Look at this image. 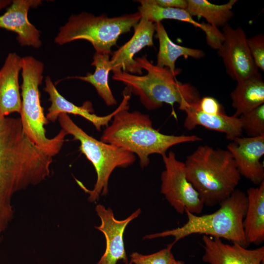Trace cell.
I'll list each match as a JSON object with an SVG mask.
<instances>
[{
    "instance_id": "obj_21",
    "label": "cell",
    "mask_w": 264,
    "mask_h": 264,
    "mask_svg": "<svg viewBox=\"0 0 264 264\" xmlns=\"http://www.w3.org/2000/svg\"><path fill=\"white\" fill-rule=\"evenodd\" d=\"M155 32L159 42V49L157 55L156 66L167 67L174 74L180 73L179 69L176 68V62L180 57L200 59L205 56L201 49L181 46L175 44L169 38L161 22H156Z\"/></svg>"
},
{
    "instance_id": "obj_18",
    "label": "cell",
    "mask_w": 264,
    "mask_h": 264,
    "mask_svg": "<svg viewBox=\"0 0 264 264\" xmlns=\"http://www.w3.org/2000/svg\"><path fill=\"white\" fill-rule=\"evenodd\" d=\"M198 103L187 104L181 110L186 114L184 122L186 129L191 131L197 126H201L209 130L224 133L227 139L231 141L242 136L243 130L239 117L234 115L228 116L225 113L218 115L206 114L198 109Z\"/></svg>"
},
{
    "instance_id": "obj_6",
    "label": "cell",
    "mask_w": 264,
    "mask_h": 264,
    "mask_svg": "<svg viewBox=\"0 0 264 264\" xmlns=\"http://www.w3.org/2000/svg\"><path fill=\"white\" fill-rule=\"evenodd\" d=\"M44 64L30 56L22 58V106L20 112L22 130L38 147L52 157L61 150L67 134L63 129L48 138L44 126L48 121L41 106L39 87L43 79Z\"/></svg>"
},
{
    "instance_id": "obj_17",
    "label": "cell",
    "mask_w": 264,
    "mask_h": 264,
    "mask_svg": "<svg viewBox=\"0 0 264 264\" xmlns=\"http://www.w3.org/2000/svg\"><path fill=\"white\" fill-rule=\"evenodd\" d=\"M22 58L15 52L9 53L0 69V116L20 113L22 99L19 76L22 70Z\"/></svg>"
},
{
    "instance_id": "obj_13",
    "label": "cell",
    "mask_w": 264,
    "mask_h": 264,
    "mask_svg": "<svg viewBox=\"0 0 264 264\" xmlns=\"http://www.w3.org/2000/svg\"><path fill=\"white\" fill-rule=\"evenodd\" d=\"M241 175L255 185L264 181V166L260 159L264 154V135L239 137L227 145Z\"/></svg>"
},
{
    "instance_id": "obj_9",
    "label": "cell",
    "mask_w": 264,
    "mask_h": 264,
    "mask_svg": "<svg viewBox=\"0 0 264 264\" xmlns=\"http://www.w3.org/2000/svg\"><path fill=\"white\" fill-rule=\"evenodd\" d=\"M162 157L165 170L161 175L160 193L178 213L187 211L200 214L204 205L187 178L185 163L177 160L172 151Z\"/></svg>"
},
{
    "instance_id": "obj_11",
    "label": "cell",
    "mask_w": 264,
    "mask_h": 264,
    "mask_svg": "<svg viewBox=\"0 0 264 264\" xmlns=\"http://www.w3.org/2000/svg\"><path fill=\"white\" fill-rule=\"evenodd\" d=\"M44 90L49 96L51 105L48 109L46 118L48 121L54 122L61 113H69L80 116L91 122L99 132L102 127H106L114 115L120 110L130 106L131 92L126 88L123 92V99L118 107L111 113L105 116H99L92 113L91 104L77 106L64 98L58 92L49 76L45 79Z\"/></svg>"
},
{
    "instance_id": "obj_3",
    "label": "cell",
    "mask_w": 264,
    "mask_h": 264,
    "mask_svg": "<svg viewBox=\"0 0 264 264\" xmlns=\"http://www.w3.org/2000/svg\"><path fill=\"white\" fill-rule=\"evenodd\" d=\"M186 176L204 205L220 204L236 189L241 179L227 150L201 145L186 157Z\"/></svg>"
},
{
    "instance_id": "obj_1",
    "label": "cell",
    "mask_w": 264,
    "mask_h": 264,
    "mask_svg": "<svg viewBox=\"0 0 264 264\" xmlns=\"http://www.w3.org/2000/svg\"><path fill=\"white\" fill-rule=\"evenodd\" d=\"M52 157L29 139L20 118L0 116V242L13 218V195L48 177Z\"/></svg>"
},
{
    "instance_id": "obj_5",
    "label": "cell",
    "mask_w": 264,
    "mask_h": 264,
    "mask_svg": "<svg viewBox=\"0 0 264 264\" xmlns=\"http://www.w3.org/2000/svg\"><path fill=\"white\" fill-rule=\"evenodd\" d=\"M248 204L246 194L235 189L219 205L220 208L209 214L199 215L186 211L187 220L182 226L172 230L146 235L144 239L173 236V243L193 234H203L224 239L246 247L243 220Z\"/></svg>"
},
{
    "instance_id": "obj_33",
    "label": "cell",
    "mask_w": 264,
    "mask_h": 264,
    "mask_svg": "<svg viewBox=\"0 0 264 264\" xmlns=\"http://www.w3.org/2000/svg\"><path fill=\"white\" fill-rule=\"evenodd\" d=\"M126 264H132L131 262H130L129 263H128Z\"/></svg>"
},
{
    "instance_id": "obj_29",
    "label": "cell",
    "mask_w": 264,
    "mask_h": 264,
    "mask_svg": "<svg viewBox=\"0 0 264 264\" xmlns=\"http://www.w3.org/2000/svg\"><path fill=\"white\" fill-rule=\"evenodd\" d=\"M198 106L201 111L207 114L218 115L225 113L222 105L212 96L200 98Z\"/></svg>"
},
{
    "instance_id": "obj_30",
    "label": "cell",
    "mask_w": 264,
    "mask_h": 264,
    "mask_svg": "<svg viewBox=\"0 0 264 264\" xmlns=\"http://www.w3.org/2000/svg\"><path fill=\"white\" fill-rule=\"evenodd\" d=\"M155 3L162 7L186 10L187 0H154Z\"/></svg>"
},
{
    "instance_id": "obj_24",
    "label": "cell",
    "mask_w": 264,
    "mask_h": 264,
    "mask_svg": "<svg viewBox=\"0 0 264 264\" xmlns=\"http://www.w3.org/2000/svg\"><path fill=\"white\" fill-rule=\"evenodd\" d=\"M138 1L140 4L138 12L141 15V18L149 22L156 23L166 19L175 20L200 28V22L194 20L185 9L162 7L155 3L154 0H140Z\"/></svg>"
},
{
    "instance_id": "obj_14",
    "label": "cell",
    "mask_w": 264,
    "mask_h": 264,
    "mask_svg": "<svg viewBox=\"0 0 264 264\" xmlns=\"http://www.w3.org/2000/svg\"><path fill=\"white\" fill-rule=\"evenodd\" d=\"M204 253L202 261L209 264H263L264 246L248 249L233 242L225 243L221 239L203 235Z\"/></svg>"
},
{
    "instance_id": "obj_10",
    "label": "cell",
    "mask_w": 264,
    "mask_h": 264,
    "mask_svg": "<svg viewBox=\"0 0 264 264\" xmlns=\"http://www.w3.org/2000/svg\"><path fill=\"white\" fill-rule=\"evenodd\" d=\"M222 33L224 41L217 51L228 76L238 82L259 72L250 52L244 30L240 26L234 28L227 24L222 27Z\"/></svg>"
},
{
    "instance_id": "obj_19",
    "label": "cell",
    "mask_w": 264,
    "mask_h": 264,
    "mask_svg": "<svg viewBox=\"0 0 264 264\" xmlns=\"http://www.w3.org/2000/svg\"><path fill=\"white\" fill-rule=\"evenodd\" d=\"M247 207L243 220L246 243L259 245L264 241V181L247 190Z\"/></svg>"
},
{
    "instance_id": "obj_32",
    "label": "cell",
    "mask_w": 264,
    "mask_h": 264,
    "mask_svg": "<svg viewBox=\"0 0 264 264\" xmlns=\"http://www.w3.org/2000/svg\"><path fill=\"white\" fill-rule=\"evenodd\" d=\"M177 264H185V263L183 262L178 261Z\"/></svg>"
},
{
    "instance_id": "obj_2",
    "label": "cell",
    "mask_w": 264,
    "mask_h": 264,
    "mask_svg": "<svg viewBox=\"0 0 264 264\" xmlns=\"http://www.w3.org/2000/svg\"><path fill=\"white\" fill-rule=\"evenodd\" d=\"M129 108H124L114 115L111 123L104 130L100 141L136 154L142 168L149 165L152 154L162 156L174 145L202 140L196 135L162 133L153 127L148 115L138 111H129Z\"/></svg>"
},
{
    "instance_id": "obj_4",
    "label": "cell",
    "mask_w": 264,
    "mask_h": 264,
    "mask_svg": "<svg viewBox=\"0 0 264 264\" xmlns=\"http://www.w3.org/2000/svg\"><path fill=\"white\" fill-rule=\"evenodd\" d=\"M135 60L147 71L146 74L137 75L120 70L113 71L112 78L125 84L131 93L137 95L146 109L154 110L164 104L173 106L177 103L181 110L187 104L199 102L200 94L196 88L177 81L176 75L168 68L154 65L146 55Z\"/></svg>"
},
{
    "instance_id": "obj_8",
    "label": "cell",
    "mask_w": 264,
    "mask_h": 264,
    "mask_svg": "<svg viewBox=\"0 0 264 264\" xmlns=\"http://www.w3.org/2000/svg\"><path fill=\"white\" fill-rule=\"evenodd\" d=\"M59 124L67 134L80 143V151L92 163L97 174V180L92 190L88 189L77 180L78 184L89 194L90 202L98 200L100 195L108 192L110 177L116 168H126L135 161V154L113 145L98 140L87 134L78 126L66 113L60 114Z\"/></svg>"
},
{
    "instance_id": "obj_27",
    "label": "cell",
    "mask_w": 264,
    "mask_h": 264,
    "mask_svg": "<svg viewBox=\"0 0 264 264\" xmlns=\"http://www.w3.org/2000/svg\"><path fill=\"white\" fill-rule=\"evenodd\" d=\"M248 46L258 69L264 71V35L259 33L247 38Z\"/></svg>"
},
{
    "instance_id": "obj_28",
    "label": "cell",
    "mask_w": 264,
    "mask_h": 264,
    "mask_svg": "<svg viewBox=\"0 0 264 264\" xmlns=\"http://www.w3.org/2000/svg\"><path fill=\"white\" fill-rule=\"evenodd\" d=\"M200 29L206 35L207 44L212 48L219 50L221 46L224 37L223 34L219 28L211 25L207 23L200 22Z\"/></svg>"
},
{
    "instance_id": "obj_31",
    "label": "cell",
    "mask_w": 264,
    "mask_h": 264,
    "mask_svg": "<svg viewBox=\"0 0 264 264\" xmlns=\"http://www.w3.org/2000/svg\"><path fill=\"white\" fill-rule=\"evenodd\" d=\"M12 0H0V10L9 6Z\"/></svg>"
},
{
    "instance_id": "obj_16",
    "label": "cell",
    "mask_w": 264,
    "mask_h": 264,
    "mask_svg": "<svg viewBox=\"0 0 264 264\" xmlns=\"http://www.w3.org/2000/svg\"><path fill=\"white\" fill-rule=\"evenodd\" d=\"M42 4L41 0H14L6 11L0 16V28L12 31L22 46L40 48L42 44L40 32L30 23L28 12L31 8Z\"/></svg>"
},
{
    "instance_id": "obj_23",
    "label": "cell",
    "mask_w": 264,
    "mask_h": 264,
    "mask_svg": "<svg viewBox=\"0 0 264 264\" xmlns=\"http://www.w3.org/2000/svg\"><path fill=\"white\" fill-rule=\"evenodd\" d=\"M237 0H230L216 4L207 0H187L186 10L192 16L203 17L207 23L216 27H223L233 17L232 8Z\"/></svg>"
},
{
    "instance_id": "obj_26",
    "label": "cell",
    "mask_w": 264,
    "mask_h": 264,
    "mask_svg": "<svg viewBox=\"0 0 264 264\" xmlns=\"http://www.w3.org/2000/svg\"><path fill=\"white\" fill-rule=\"evenodd\" d=\"M174 245L172 243L166 248L149 255L133 252L130 255V262L134 264H177L178 261L175 259L171 250Z\"/></svg>"
},
{
    "instance_id": "obj_12",
    "label": "cell",
    "mask_w": 264,
    "mask_h": 264,
    "mask_svg": "<svg viewBox=\"0 0 264 264\" xmlns=\"http://www.w3.org/2000/svg\"><path fill=\"white\" fill-rule=\"evenodd\" d=\"M101 224L95 227L104 235L106 240L105 253L97 264H116L118 261L128 263L124 246L123 235L127 225L140 214V208L125 220L115 219L112 210L98 204L95 208Z\"/></svg>"
},
{
    "instance_id": "obj_25",
    "label": "cell",
    "mask_w": 264,
    "mask_h": 264,
    "mask_svg": "<svg viewBox=\"0 0 264 264\" xmlns=\"http://www.w3.org/2000/svg\"><path fill=\"white\" fill-rule=\"evenodd\" d=\"M239 118L243 131L248 137L264 135V104L241 115Z\"/></svg>"
},
{
    "instance_id": "obj_20",
    "label": "cell",
    "mask_w": 264,
    "mask_h": 264,
    "mask_svg": "<svg viewBox=\"0 0 264 264\" xmlns=\"http://www.w3.org/2000/svg\"><path fill=\"white\" fill-rule=\"evenodd\" d=\"M237 82L230 98L236 110L234 115L239 117L264 104V82L258 72Z\"/></svg>"
},
{
    "instance_id": "obj_7",
    "label": "cell",
    "mask_w": 264,
    "mask_h": 264,
    "mask_svg": "<svg viewBox=\"0 0 264 264\" xmlns=\"http://www.w3.org/2000/svg\"><path fill=\"white\" fill-rule=\"evenodd\" d=\"M141 19L138 12L115 17L104 14L95 16L86 12L71 15L59 28L54 42L62 45L84 40L90 43L95 53L110 55L119 37L130 32Z\"/></svg>"
},
{
    "instance_id": "obj_22",
    "label": "cell",
    "mask_w": 264,
    "mask_h": 264,
    "mask_svg": "<svg viewBox=\"0 0 264 264\" xmlns=\"http://www.w3.org/2000/svg\"><path fill=\"white\" fill-rule=\"evenodd\" d=\"M91 65L95 66L93 74L88 72L86 76H71L67 78L77 79L90 84L106 105H115L117 102L109 84V74L111 71L110 55L95 53Z\"/></svg>"
},
{
    "instance_id": "obj_15",
    "label": "cell",
    "mask_w": 264,
    "mask_h": 264,
    "mask_svg": "<svg viewBox=\"0 0 264 264\" xmlns=\"http://www.w3.org/2000/svg\"><path fill=\"white\" fill-rule=\"evenodd\" d=\"M133 28L134 33L130 40L113 52L110 59L111 71L121 70L132 74H142V69L134 57L144 47L154 45L155 23L141 18Z\"/></svg>"
}]
</instances>
